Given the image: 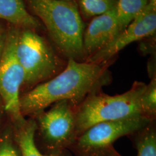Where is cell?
<instances>
[{
  "label": "cell",
  "mask_w": 156,
  "mask_h": 156,
  "mask_svg": "<svg viewBox=\"0 0 156 156\" xmlns=\"http://www.w3.org/2000/svg\"><path fill=\"white\" fill-rule=\"evenodd\" d=\"M6 37V30L1 25H0V60L3 53L5 44Z\"/></svg>",
  "instance_id": "18"
},
{
  "label": "cell",
  "mask_w": 156,
  "mask_h": 156,
  "mask_svg": "<svg viewBox=\"0 0 156 156\" xmlns=\"http://www.w3.org/2000/svg\"><path fill=\"white\" fill-rule=\"evenodd\" d=\"M145 86V83L136 81L121 94L109 95L101 90L88 95L76 108L77 137L97 123L143 116L140 100Z\"/></svg>",
  "instance_id": "3"
},
{
  "label": "cell",
  "mask_w": 156,
  "mask_h": 156,
  "mask_svg": "<svg viewBox=\"0 0 156 156\" xmlns=\"http://www.w3.org/2000/svg\"><path fill=\"white\" fill-rule=\"evenodd\" d=\"M112 61L95 62L68 59L61 73L20 95L23 116L34 117L60 101H69L78 106L88 95L111 83L109 67Z\"/></svg>",
  "instance_id": "1"
},
{
  "label": "cell",
  "mask_w": 156,
  "mask_h": 156,
  "mask_svg": "<svg viewBox=\"0 0 156 156\" xmlns=\"http://www.w3.org/2000/svg\"><path fill=\"white\" fill-rule=\"evenodd\" d=\"M1 123H2V115H1V113H0V128L1 126Z\"/></svg>",
  "instance_id": "20"
},
{
  "label": "cell",
  "mask_w": 156,
  "mask_h": 156,
  "mask_svg": "<svg viewBox=\"0 0 156 156\" xmlns=\"http://www.w3.org/2000/svg\"><path fill=\"white\" fill-rule=\"evenodd\" d=\"M156 30V0H149L145 9L126 28L86 62H102L113 60L114 57L127 46L153 35Z\"/></svg>",
  "instance_id": "8"
},
{
  "label": "cell",
  "mask_w": 156,
  "mask_h": 156,
  "mask_svg": "<svg viewBox=\"0 0 156 156\" xmlns=\"http://www.w3.org/2000/svg\"><path fill=\"white\" fill-rule=\"evenodd\" d=\"M129 137L136 150V156H156V120Z\"/></svg>",
  "instance_id": "12"
},
{
  "label": "cell",
  "mask_w": 156,
  "mask_h": 156,
  "mask_svg": "<svg viewBox=\"0 0 156 156\" xmlns=\"http://www.w3.org/2000/svg\"><path fill=\"white\" fill-rule=\"evenodd\" d=\"M20 30L12 25L6 30L5 44L0 60V97L13 127H19L26 120L20 108V91L24 81V73L16 55Z\"/></svg>",
  "instance_id": "6"
},
{
  "label": "cell",
  "mask_w": 156,
  "mask_h": 156,
  "mask_svg": "<svg viewBox=\"0 0 156 156\" xmlns=\"http://www.w3.org/2000/svg\"><path fill=\"white\" fill-rule=\"evenodd\" d=\"M119 33L116 8L94 17L84 31L83 45L86 62Z\"/></svg>",
  "instance_id": "9"
},
{
  "label": "cell",
  "mask_w": 156,
  "mask_h": 156,
  "mask_svg": "<svg viewBox=\"0 0 156 156\" xmlns=\"http://www.w3.org/2000/svg\"><path fill=\"white\" fill-rule=\"evenodd\" d=\"M87 156H122L114 147L112 146L111 147L108 148L105 150L98 151L94 154H90Z\"/></svg>",
  "instance_id": "17"
},
{
  "label": "cell",
  "mask_w": 156,
  "mask_h": 156,
  "mask_svg": "<svg viewBox=\"0 0 156 156\" xmlns=\"http://www.w3.org/2000/svg\"><path fill=\"white\" fill-rule=\"evenodd\" d=\"M30 11L41 19L57 52L68 60L86 62L83 22L78 6L60 0H25Z\"/></svg>",
  "instance_id": "2"
},
{
  "label": "cell",
  "mask_w": 156,
  "mask_h": 156,
  "mask_svg": "<svg viewBox=\"0 0 156 156\" xmlns=\"http://www.w3.org/2000/svg\"><path fill=\"white\" fill-rule=\"evenodd\" d=\"M16 55L24 73L22 90L26 92L61 73L67 60L44 38L29 28L20 30L16 44Z\"/></svg>",
  "instance_id": "4"
},
{
  "label": "cell",
  "mask_w": 156,
  "mask_h": 156,
  "mask_svg": "<svg viewBox=\"0 0 156 156\" xmlns=\"http://www.w3.org/2000/svg\"><path fill=\"white\" fill-rule=\"evenodd\" d=\"M142 115L151 121L156 118V76L151 77V82L146 84L140 100Z\"/></svg>",
  "instance_id": "14"
},
{
  "label": "cell",
  "mask_w": 156,
  "mask_h": 156,
  "mask_svg": "<svg viewBox=\"0 0 156 156\" xmlns=\"http://www.w3.org/2000/svg\"><path fill=\"white\" fill-rule=\"evenodd\" d=\"M151 122L137 115L97 123L79 135L68 150L73 156H89L111 147L120 138L129 136Z\"/></svg>",
  "instance_id": "7"
},
{
  "label": "cell",
  "mask_w": 156,
  "mask_h": 156,
  "mask_svg": "<svg viewBox=\"0 0 156 156\" xmlns=\"http://www.w3.org/2000/svg\"><path fill=\"white\" fill-rule=\"evenodd\" d=\"M149 0H118L116 11L120 33L147 6Z\"/></svg>",
  "instance_id": "13"
},
{
  "label": "cell",
  "mask_w": 156,
  "mask_h": 156,
  "mask_svg": "<svg viewBox=\"0 0 156 156\" xmlns=\"http://www.w3.org/2000/svg\"><path fill=\"white\" fill-rule=\"evenodd\" d=\"M60 1H71L73 0H60Z\"/></svg>",
  "instance_id": "21"
},
{
  "label": "cell",
  "mask_w": 156,
  "mask_h": 156,
  "mask_svg": "<svg viewBox=\"0 0 156 156\" xmlns=\"http://www.w3.org/2000/svg\"><path fill=\"white\" fill-rule=\"evenodd\" d=\"M0 156H21L11 126L4 129L0 135Z\"/></svg>",
  "instance_id": "16"
},
{
  "label": "cell",
  "mask_w": 156,
  "mask_h": 156,
  "mask_svg": "<svg viewBox=\"0 0 156 156\" xmlns=\"http://www.w3.org/2000/svg\"><path fill=\"white\" fill-rule=\"evenodd\" d=\"M76 108L68 100L58 101L34 116L39 141L45 154L69 149L77 138Z\"/></svg>",
  "instance_id": "5"
},
{
  "label": "cell",
  "mask_w": 156,
  "mask_h": 156,
  "mask_svg": "<svg viewBox=\"0 0 156 156\" xmlns=\"http://www.w3.org/2000/svg\"><path fill=\"white\" fill-rule=\"evenodd\" d=\"M2 107H4V106H3V102H2V101L1 98L0 97V110H1V109L2 108Z\"/></svg>",
  "instance_id": "19"
},
{
  "label": "cell",
  "mask_w": 156,
  "mask_h": 156,
  "mask_svg": "<svg viewBox=\"0 0 156 156\" xmlns=\"http://www.w3.org/2000/svg\"><path fill=\"white\" fill-rule=\"evenodd\" d=\"M15 140L19 147L21 156H73L68 149L45 154L39 151L35 143L36 122L33 117L26 119L19 127H13Z\"/></svg>",
  "instance_id": "10"
},
{
  "label": "cell",
  "mask_w": 156,
  "mask_h": 156,
  "mask_svg": "<svg viewBox=\"0 0 156 156\" xmlns=\"http://www.w3.org/2000/svg\"><path fill=\"white\" fill-rule=\"evenodd\" d=\"M118 0H79L80 12L86 18L94 17L116 8Z\"/></svg>",
  "instance_id": "15"
},
{
  "label": "cell",
  "mask_w": 156,
  "mask_h": 156,
  "mask_svg": "<svg viewBox=\"0 0 156 156\" xmlns=\"http://www.w3.org/2000/svg\"><path fill=\"white\" fill-rule=\"evenodd\" d=\"M0 19L20 29L36 30L42 27L39 20L27 10L23 0H0Z\"/></svg>",
  "instance_id": "11"
}]
</instances>
